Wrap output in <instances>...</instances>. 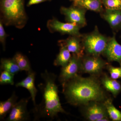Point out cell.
Segmentation results:
<instances>
[{"instance_id": "obj_14", "label": "cell", "mask_w": 121, "mask_h": 121, "mask_svg": "<svg viewBox=\"0 0 121 121\" xmlns=\"http://www.w3.org/2000/svg\"><path fill=\"white\" fill-rule=\"evenodd\" d=\"M101 17L109 24L114 30H117L121 26V10L105 9L101 13Z\"/></svg>"}, {"instance_id": "obj_8", "label": "cell", "mask_w": 121, "mask_h": 121, "mask_svg": "<svg viewBox=\"0 0 121 121\" xmlns=\"http://www.w3.org/2000/svg\"><path fill=\"white\" fill-rule=\"evenodd\" d=\"M60 11L61 14L65 16L67 22L75 23L81 28L86 25V9L73 5L68 8L61 7Z\"/></svg>"}, {"instance_id": "obj_6", "label": "cell", "mask_w": 121, "mask_h": 121, "mask_svg": "<svg viewBox=\"0 0 121 121\" xmlns=\"http://www.w3.org/2000/svg\"><path fill=\"white\" fill-rule=\"evenodd\" d=\"M109 64L100 56L86 54L82 58L81 72L98 77Z\"/></svg>"}, {"instance_id": "obj_3", "label": "cell", "mask_w": 121, "mask_h": 121, "mask_svg": "<svg viewBox=\"0 0 121 121\" xmlns=\"http://www.w3.org/2000/svg\"><path fill=\"white\" fill-rule=\"evenodd\" d=\"M0 20L6 26L23 28L28 20L24 0H0Z\"/></svg>"}, {"instance_id": "obj_25", "label": "cell", "mask_w": 121, "mask_h": 121, "mask_svg": "<svg viewBox=\"0 0 121 121\" xmlns=\"http://www.w3.org/2000/svg\"><path fill=\"white\" fill-rule=\"evenodd\" d=\"M3 23L0 20V41L3 46L4 50H5V40L7 37V35L5 31L3 26Z\"/></svg>"}, {"instance_id": "obj_11", "label": "cell", "mask_w": 121, "mask_h": 121, "mask_svg": "<svg viewBox=\"0 0 121 121\" xmlns=\"http://www.w3.org/2000/svg\"><path fill=\"white\" fill-rule=\"evenodd\" d=\"M102 55L108 62H117L121 66V45L117 41L114 33L109 37Z\"/></svg>"}, {"instance_id": "obj_15", "label": "cell", "mask_w": 121, "mask_h": 121, "mask_svg": "<svg viewBox=\"0 0 121 121\" xmlns=\"http://www.w3.org/2000/svg\"><path fill=\"white\" fill-rule=\"evenodd\" d=\"M99 80L104 89L111 93L114 97H116L121 92V83L106 74H103Z\"/></svg>"}, {"instance_id": "obj_10", "label": "cell", "mask_w": 121, "mask_h": 121, "mask_svg": "<svg viewBox=\"0 0 121 121\" xmlns=\"http://www.w3.org/2000/svg\"><path fill=\"white\" fill-rule=\"evenodd\" d=\"M29 98H23L17 102L6 118L7 121H26L30 120L27 109Z\"/></svg>"}, {"instance_id": "obj_18", "label": "cell", "mask_w": 121, "mask_h": 121, "mask_svg": "<svg viewBox=\"0 0 121 121\" xmlns=\"http://www.w3.org/2000/svg\"><path fill=\"white\" fill-rule=\"evenodd\" d=\"M59 52L54 60L55 66L64 67L69 63L71 59L72 55L67 48L64 46H60Z\"/></svg>"}, {"instance_id": "obj_24", "label": "cell", "mask_w": 121, "mask_h": 121, "mask_svg": "<svg viewBox=\"0 0 121 121\" xmlns=\"http://www.w3.org/2000/svg\"><path fill=\"white\" fill-rule=\"evenodd\" d=\"M106 68L108 70L110 77L114 79L121 78V66L120 67H115L112 65L108 64Z\"/></svg>"}, {"instance_id": "obj_17", "label": "cell", "mask_w": 121, "mask_h": 121, "mask_svg": "<svg viewBox=\"0 0 121 121\" xmlns=\"http://www.w3.org/2000/svg\"><path fill=\"white\" fill-rule=\"evenodd\" d=\"M18 99L15 91L6 101L0 102V120H4L8 113L10 112L13 106L17 103Z\"/></svg>"}, {"instance_id": "obj_1", "label": "cell", "mask_w": 121, "mask_h": 121, "mask_svg": "<svg viewBox=\"0 0 121 121\" xmlns=\"http://www.w3.org/2000/svg\"><path fill=\"white\" fill-rule=\"evenodd\" d=\"M98 78H84L78 74L69 80L62 86L67 102L80 106L91 101H105L109 97Z\"/></svg>"}, {"instance_id": "obj_26", "label": "cell", "mask_w": 121, "mask_h": 121, "mask_svg": "<svg viewBox=\"0 0 121 121\" xmlns=\"http://www.w3.org/2000/svg\"><path fill=\"white\" fill-rule=\"evenodd\" d=\"M52 0H29L27 4V6L28 7H29L33 5L38 4L42 2L45 1H50Z\"/></svg>"}, {"instance_id": "obj_28", "label": "cell", "mask_w": 121, "mask_h": 121, "mask_svg": "<svg viewBox=\"0 0 121 121\" xmlns=\"http://www.w3.org/2000/svg\"><path fill=\"white\" fill-rule=\"evenodd\" d=\"M70 1H74V0H70Z\"/></svg>"}, {"instance_id": "obj_16", "label": "cell", "mask_w": 121, "mask_h": 121, "mask_svg": "<svg viewBox=\"0 0 121 121\" xmlns=\"http://www.w3.org/2000/svg\"><path fill=\"white\" fill-rule=\"evenodd\" d=\"M73 5L87 10L100 13L104 10L102 0H80L78 2H73Z\"/></svg>"}, {"instance_id": "obj_19", "label": "cell", "mask_w": 121, "mask_h": 121, "mask_svg": "<svg viewBox=\"0 0 121 121\" xmlns=\"http://www.w3.org/2000/svg\"><path fill=\"white\" fill-rule=\"evenodd\" d=\"M0 71L8 72L13 74L22 71L13 59L2 58L0 61Z\"/></svg>"}, {"instance_id": "obj_13", "label": "cell", "mask_w": 121, "mask_h": 121, "mask_svg": "<svg viewBox=\"0 0 121 121\" xmlns=\"http://www.w3.org/2000/svg\"><path fill=\"white\" fill-rule=\"evenodd\" d=\"M28 73V74L27 77L22 81L17 83L16 86L17 87H24L29 91L34 107H35L36 105L35 98L37 92V90L35 86V84L36 74L32 70Z\"/></svg>"}, {"instance_id": "obj_5", "label": "cell", "mask_w": 121, "mask_h": 121, "mask_svg": "<svg viewBox=\"0 0 121 121\" xmlns=\"http://www.w3.org/2000/svg\"><path fill=\"white\" fill-rule=\"evenodd\" d=\"M80 112L87 120L90 121H110L104 102L91 101L80 106Z\"/></svg>"}, {"instance_id": "obj_12", "label": "cell", "mask_w": 121, "mask_h": 121, "mask_svg": "<svg viewBox=\"0 0 121 121\" xmlns=\"http://www.w3.org/2000/svg\"><path fill=\"white\" fill-rule=\"evenodd\" d=\"M59 45L64 46L70 52L80 57L84 55V50L82 41V36H70L67 39L58 41Z\"/></svg>"}, {"instance_id": "obj_22", "label": "cell", "mask_w": 121, "mask_h": 121, "mask_svg": "<svg viewBox=\"0 0 121 121\" xmlns=\"http://www.w3.org/2000/svg\"><path fill=\"white\" fill-rule=\"evenodd\" d=\"M15 75L6 71H1L0 76V85L14 84V76Z\"/></svg>"}, {"instance_id": "obj_4", "label": "cell", "mask_w": 121, "mask_h": 121, "mask_svg": "<svg viewBox=\"0 0 121 121\" xmlns=\"http://www.w3.org/2000/svg\"><path fill=\"white\" fill-rule=\"evenodd\" d=\"M109 37L103 35L95 26L93 31L82 35V44L86 55L100 56L105 49Z\"/></svg>"}, {"instance_id": "obj_2", "label": "cell", "mask_w": 121, "mask_h": 121, "mask_svg": "<svg viewBox=\"0 0 121 121\" xmlns=\"http://www.w3.org/2000/svg\"><path fill=\"white\" fill-rule=\"evenodd\" d=\"M43 82L38 85L42 95L41 102L34 107L33 112L35 120L40 118L53 119L59 113H66L61 106L56 85V76L47 70L41 74Z\"/></svg>"}, {"instance_id": "obj_23", "label": "cell", "mask_w": 121, "mask_h": 121, "mask_svg": "<svg viewBox=\"0 0 121 121\" xmlns=\"http://www.w3.org/2000/svg\"><path fill=\"white\" fill-rule=\"evenodd\" d=\"M106 9L121 10V0H102Z\"/></svg>"}, {"instance_id": "obj_20", "label": "cell", "mask_w": 121, "mask_h": 121, "mask_svg": "<svg viewBox=\"0 0 121 121\" xmlns=\"http://www.w3.org/2000/svg\"><path fill=\"white\" fill-rule=\"evenodd\" d=\"M104 102L110 119L113 121H121V112L114 105L112 99L109 97Z\"/></svg>"}, {"instance_id": "obj_21", "label": "cell", "mask_w": 121, "mask_h": 121, "mask_svg": "<svg viewBox=\"0 0 121 121\" xmlns=\"http://www.w3.org/2000/svg\"><path fill=\"white\" fill-rule=\"evenodd\" d=\"M13 58L21 71H25L28 72L32 70L28 58L23 54L19 52H17Z\"/></svg>"}, {"instance_id": "obj_9", "label": "cell", "mask_w": 121, "mask_h": 121, "mask_svg": "<svg viewBox=\"0 0 121 121\" xmlns=\"http://www.w3.org/2000/svg\"><path fill=\"white\" fill-rule=\"evenodd\" d=\"M82 58L72 54L69 63L64 67H62L59 80L62 86L70 79L81 72Z\"/></svg>"}, {"instance_id": "obj_27", "label": "cell", "mask_w": 121, "mask_h": 121, "mask_svg": "<svg viewBox=\"0 0 121 121\" xmlns=\"http://www.w3.org/2000/svg\"><path fill=\"white\" fill-rule=\"evenodd\" d=\"M80 0H74V1H73V2H78V1H79Z\"/></svg>"}, {"instance_id": "obj_7", "label": "cell", "mask_w": 121, "mask_h": 121, "mask_svg": "<svg viewBox=\"0 0 121 121\" xmlns=\"http://www.w3.org/2000/svg\"><path fill=\"white\" fill-rule=\"evenodd\" d=\"M47 27L51 33L58 32L63 35L70 36H82L80 32L81 27L73 23H63L55 17L48 21Z\"/></svg>"}]
</instances>
